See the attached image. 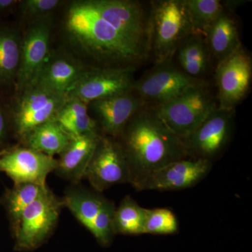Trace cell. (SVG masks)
<instances>
[{
  "instance_id": "ac0fdd59",
  "label": "cell",
  "mask_w": 252,
  "mask_h": 252,
  "mask_svg": "<svg viewBox=\"0 0 252 252\" xmlns=\"http://www.w3.org/2000/svg\"><path fill=\"white\" fill-rule=\"evenodd\" d=\"M22 34L0 20V92L15 86L21 61Z\"/></svg>"
},
{
  "instance_id": "f1b7e54d",
  "label": "cell",
  "mask_w": 252,
  "mask_h": 252,
  "mask_svg": "<svg viewBox=\"0 0 252 252\" xmlns=\"http://www.w3.org/2000/svg\"><path fill=\"white\" fill-rule=\"evenodd\" d=\"M63 4L60 0H24L18 5L22 16L32 21L51 17V15Z\"/></svg>"
},
{
  "instance_id": "4dcf8cb0",
  "label": "cell",
  "mask_w": 252,
  "mask_h": 252,
  "mask_svg": "<svg viewBox=\"0 0 252 252\" xmlns=\"http://www.w3.org/2000/svg\"><path fill=\"white\" fill-rule=\"evenodd\" d=\"M18 0H0V18L5 17L17 8Z\"/></svg>"
},
{
  "instance_id": "484cf974",
  "label": "cell",
  "mask_w": 252,
  "mask_h": 252,
  "mask_svg": "<svg viewBox=\"0 0 252 252\" xmlns=\"http://www.w3.org/2000/svg\"><path fill=\"white\" fill-rule=\"evenodd\" d=\"M146 210L130 195L126 196L114 212L113 226L115 235L144 234Z\"/></svg>"
},
{
  "instance_id": "d4e9b609",
  "label": "cell",
  "mask_w": 252,
  "mask_h": 252,
  "mask_svg": "<svg viewBox=\"0 0 252 252\" xmlns=\"http://www.w3.org/2000/svg\"><path fill=\"white\" fill-rule=\"evenodd\" d=\"M193 33L205 36L209 28L225 13L220 0H182Z\"/></svg>"
},
{
  "instance_id": "7a4b0ae2",
  "label": "cell",
  "mask_w": 252,
  "mask_h": 252,
  "mask_svg": "<svg viewBox=\"0 0 252 252\" xmlns=\"http://www.w3.org/2000/svg\"><path fill=\"white\" fill-rule=\"evenodd\" d=\"M118 138L130 167L132 185L189 155L184 140L167 127L153 106L136 113Z\"/></svg>"
},
{
  "instance_id": "52a82bcc",
  "label": "cell",
  "mask_w": 252,
  "mask_h": 252,
  "mask_svg": "<svg viewBox=\"0 0 252 252\" xmlns=\"http://www.w3.org/2000/svg\"><path fill=\"white\" fill-rule=\"evenodd\" d=\"M135 67H99L86 69L67 91L68 99L89 104L98 99L132 91Z\"/></svg>"
},
{
  "instance_id": "3957f363",
  "label": "cell",
  "mask_w": 252,
  "mask_h": 252,
  "mask_svg": "<svg viewBox=\"0 0 252 252\" xmlns=\"http://www.w3.org/2000/svg\"><path fill=\"white\" fill-rule=\"evenodd\" d=\"M67 99L65 94L36 83L32 84L17 94L8 109L11 130L23 142L36 127L54 119Z\"/></svg>"
},
{
  "instance_id": "e0dca14e",
  "label": "cell",
  "mask_w": 252,
  "mask_h": 252,
  "mask_svg": "<svg viewBox=\"0 0 252 252\" xmlns=\"http://www.w3.org/2000/svg\"><path fill=\"white\" fill-rule=\"evenodd\" d=\"M86 69L69 56L50 54L33 84H41L66 94Z\"/></svg>"
},
{
  "instance_id": "2e32d148",
  "label": "cell",
  "mask_w": 252,
  "mask_h": 252,
  "mask_svg": "<svg viewBox=\"0 0 252 252\" xmlns=\"http://www.w3.org/2000/svg\"><path fill=\"white\" fill-rule=\"evenodd\" d=\"M86 135L72 137L60 154L55 172L64 180L78 185L84 178L99 136Z\"/></svg>"
},
{
  "instance_id": "7402d4cb",
  "label": "cell",
  "mask_w": 252,
  "mask_h": 252,
  "mask_svg": "<svg viewBox=\"0 0 252 252\" xmlns=\"http://www.w3.org/2000/svg\"><path fill=\"white\" fill-rule=\"evenodd\" d=\"M54 119L71 137L100 134L97 122L89 115V104L79 99H67Z\"/></svg>"
},
{
  "instance_id": "9c48e42d",
  "label": "cell",
  "mask_w": 252,
  "mask_h": 252,
  "mask_svg": "<svg viewBox=\"0 0 252 252\" xmlns=\"http://www.w3.org/2000/svg\"><path fill=\"white\" fill-rule=\"evenodd\" d=\"M154 69L138 81H135L132 91L148 105L167 103L194 86L203 83L189 77L170 61L157 64Z\"/></svg>"
},
{
  "instance_id": "9a60e30c",
  "label": "cell",
  "mask_w": 252,
  "mask_h": 252,
  "mask_svg": "<svg viewBox=\"0 0 252 252\" xmlns=\"http://www.w3.org/2000/svg\"><path fill=\"white\" fill-rule=\"evenodd\" d=\"M89 105L104 133L117 139L132 117L147 104L131 91L94 101Z\"/></svg>"
},
{
  "instance_id": "1f68e13d",
  "label": "cell",
  "mask_w": 252,
  "mask_h": 252,
  "mask_svg": "<svg viewBox=\"0 0 252 252\" xmlns=\"http://www.w3.org/2000/svg\"><path fill=\"white\" fill-rule=\"evenodd\" d=\"M0 172H1V170H0Z\"/></svg>"
},
{
  "instance_id": "4316f807",
  "label": "cell",
  "mask_w": 252,
  "mask_h": 252,
  "mask_svg": "<svg viewBox=\"0 0 252 252\" xmlns=\"http://www.w3.org/2000/svg\"><path fill=\"white\" fill-rule=\"evenodd\" d=\"M179 222L171 210L156 208L146 210L144 234L172 235L177 233Z\"/></svg>"
},
{
  "instance_id": "7c38bea8",
  "label": "cell",
  "mask_w": 252,
  "mask_h": 252,
  "mask_svg": "<svg viewBox=\"0 0 252 252\" xmlns=\"http://www.w3.org/2000/svg\"><path fill=\"white\" fill-rule=\"evenodd\" d=\"M212 167V161L208 159L185 158L152 172L132 186L138 191L184 190L200 183Z\"/></svg>"
},
{
  "instance_id": "cb8c5ba5",
  "label": "cell",
  "mask_w": 252,
  "mask_h": 252,
  "mask_svg": "<svg viewBox=\"0 0 252 252\" xmlns=\"http://www.w3.org/2000/svg\"><path fill=\"white\" fill-rule=\"evenodd\" d=\"M48 186L32 183L14 184L6 189L1 199L9 219L12 233L17 228L23 212L41 195Z\"/></svg>"
},
{
  "instance_id": "5b68a950",
  "label": "cell",
  "mask_w": 252,
  "mask_h": 252,
  "mask_svg": "<svg viewBox=\"0 0 252 252\" xmlns=\"http://www.w3.org/2000/svg\"><path fill=\"white\" fill-rule=\"evenodd\" d=\"M153 107L167 127L185 141L218 104L203 82L167 103Z\"/></svg>"
},
{
  "instance_id": "4fadbf2b",
  "label": "cell",
  "mask_w": 252,
  "mask_h": 252,
  "mask_svg": "<svg viewBox=\"0 0 252 252\" xmlns=\"http://www.w3.org/2000/svg\"><path fill=\"white\" fill-rule=\"evenodd\" d=\"M234 110L217 107L184 142L188 154L208 159L225 148L231 135Z\"/></svg>"
},
{
  "instance_id": "5bb4252c",
  "label": "cell",
  "mask_w": 252,
  "mask_h": 252,
  "mask_svg": "<svg viewBox=\"0 0 252 252\" xmlns=\"http://www.w3.org/2000/svg\"><path fill=\"white\" fill-rule=\"evenodd\" d=\"M57 167V160L37 151L16 147L5 151L0 157V170L14 184L46 185V178Z\"/></svg>"
},
{
  "instance_id": "8fae6325",
  "label": "cell",
  "mask_w": 252,
  "mask_h": 252,
  "mask_svg": "<svg viewBox=\"0 0 252 252\" xmlns=\"http://www.w3.org/2000/svg\"><path fill=\"white\" fill-rule=\"evenodd\" d=\"M215 76L219 108L234 110L250 90L252 77L251 57L240 46L217 64Z\"/></svg>"
},
{
  "instance_id": "f546056e",
  "label": "cell",
  "mask_w": 252,
  "mask_h": 252,
  "mask_svg": "<svg viewBox=\"0 0 252 252\" xmlns=\"http://www.w3.org/2000/svg\"><path fill=\"white\" fill-rule=\"evenodd\" d=\"M11 130L9 113L6 106L0 99V150L3 149Z\"/></svg>"
},
{
  "instance_id": "83f0119b",
  "label": "cell",
  "mask_w": 252,
  "mask_h": 252,
  "mask_svg": "<svg viewBox=\"0 0 252 252\" xmlns=\"http://www.w3.org/2000/svg\"><path fill=\"white\" fill-rule=\"evenodd\" d=\"M115 210L114 203L107 199L93 223L90 232L102 246H109L115 235L113 226Z\"/></svg>"
},
{
  "instance_id": "8992f818",
  "label": "cell",
  "mask_w": 252,
  "mask_h": 252,
  "mask_svg": "<svg viewBox=\"0 0 252 252\" xmlns=\"http://www.w3.org/2000/svg\"><path fill=\"white\" fill-rule=\"evenodd\" d=\"M63 207L62 199L47 187L23 212L13 233L15 250L32 251L45 243L56 229Z\"/></svg>"
},
{
  "instance_id": "6da1fadb",
  "label": "cell",
  "mask_w": 252,
  "mask_h": 252,
  "mask_svg": "<svg viewBox=\"0 0 252 252\" xmlns=\"http://www.w3.org/2000/svg\"><path fill=\"white\" fill-rule=\"evenodd\" d=\"M69 40L99 67H135L151 54L150 9L132 0H80L68 6Z\"/></svg>"
},
{
  "instance_id": "ba28073f",
  "label": "cell",
  "mask_w": 252,
  "mask_h": 252,
  "mask_svg": "<svg viewBox=\"0 0 252 252\" xmlns=\"http://www.w3.org/2000/svg\"><path fill=\"white\" fill-rule=\"evenodd\" d=\"M84 178L96 191L131 183L130 167L119 141L100 135Z\"/></svg>"
},
{
  "instance_id": "ffe728a7",
  "label": "cell",
  "mask_w": 252,
  "mask_h": 252,
  "mask_svg": "<svg viewBox=\"0 0 252 252\" xmlns=\"http://www.w3.org/2000/svg\"><path fill=\"white\" fill-rule=\"evenodd\" d=\"M205 37L211 59L217 64L242 46L236 23L225 12L209 28Z\"/></svg>"
},
{
  "instance_id": "603a6c76",
  "label": "cell",
  "mask_w": 252,
  "mask_h": 252,
  "mask_svg": "<svg viewBox=\"0 0 252 252\" xmlns=\"http://www.w3.org/2000/svg\"><path fill=\"white\" fill-rule=\"evenodd\" d=\"M71 139L55 119H52L32 131L23 143L24 147L54 157L56 154L62 153Z\"/></svg>"
},
{
  "instance_id": "30bf717a",
  "label": "cell",
  "mask_w": 252,
  "mask_h": 252,
  "mask_svg": "<svg viewBox=\"0 0 252 252\" xmlns=\"http://www.w3.org/2000/svg\"><path fill=\"white\" fill-rule=\"evenodd\" d=\"M52 34L51 17L32 21L22 34L21 61L15 82L16 94L27 89L35 81L50 54Z\"/></svg>"
},
{
  "instance_id": "277c9868",
  "label": "cell",
  "mask_w": 252,
  "mask_h": 252,
  "mask_svg": "<svg viewBox=\"0 0 252 252\" xmlns=\"http://www.w3.org/2000/svg\"><path fill=\"white\" fill-rule=\"evenodd\" d=\"M151 53L157 64L170 61L182 39L193 32L182 0L151 3Z\"/></svg>"
},
{
  "instance_id": "44dd1931",
  "label": "cell",
  "mask_w": 252,
  "mask_h": 252,
  "mask_svg": "<svg viewBox=\"0 0 252 252\" xmlns=\"http://www.w3.org/2000/svg\"><path fill=\"white\" fill-rule=\"evenodd\" d=\"M107 198L97 191L74 185L69 187L62 198L64 207L90 231Z\"/></svg>"
},
{
  "instance_id": "d6986e66",
  "label": "cell",
  "mask_w": 252,
  "mask_h": 252,
  "mask_svg": "<svg viewBox=\"0 0 252 252\" xmlns=\"http://www.w3.org/2000/svg\"><path fill=\"white\" fill-rule=\"evenodd\" d=\"M175 54L180 69L189 77L200 80L208 71L211 56L205 36L191 33L182 39Z\"/></svg>"
}]
</instances>
